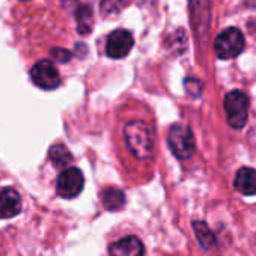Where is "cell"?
<instances>
[{"label":"cell","instance_id":"obj_1","mask_svg":"<svg viewBox=\"0 0 256 256\" xmlns=\"http://www.w3.org/2000/svg\"><path fill=\"white\" fill-rule=\"evenodd\" d=\"M124 138L128 150L139 160L150 158L154 148L151 126L144 120H130L124 126Z\"/></svg>","mask_w":256,"mask_h":256},{"label":"cell","instance_id":"obj_2","mask_svg":"<svg viewBox=\"0 0 256 256\" xmlns=\"http://www.w3.org/2000/svg\"><path fill=\"white\" fill-rule=\"evenodd\" d=\"M169 146L174 156L180 160H187L194 154L196 144L190 126L182 122H176L170 126L169 136H168Z\"/></svg>","mask_w":256,"mask_h":256},{"label":"cell","instance_id":"obj_3","mask_svg":"<svg viewBox=\"0 0 256 256\" xmlns=\"http://www.w3.org/2000/svg\"><path fill=\"white\" fill-rule=\"evenodd\" d=\"M246 47L244 35L236 28L224 29L214 41V53L218 59L228 60L240 56Z\"/></svg>","mask_w":256,"mask_h":256},{"label":"cell","instance_id":"obj_4","mask_svg":"<svg viewBox=\"0 0 256 256\" xmlns=\"http://www.w3.org/2000/svg\"><path fill=\"white\" fill-rule=\"evenodd\" d=\"M224 112L228 124L240 130L247 122L248 114V96L242 90H232L224 96Z\"/></svg>","mask_w":256,"mask_h":256},{"label":"cell","instance_id":"obj_5","mask_svg":"<svg viewBox=\"0 0 256 256\" xmlns=\"http://www.w3.org/2000/svg\"><path fill=\"white\" fill-rule=\"evenodd\" d=\"M84 187V176L80 169L70 168L66 170H62L58 176L56 190L58 194L64 199H74L77 198Z\"/></svg>","mask_w":256,"mask_h":256},{"label":"cell","instance_id":"obj_6","mask_svg":"<svg viewBox=\"0 0 256 256\" xmlns=\"http://www.w3.org/2000/svg\"><path fill=\"white\" fill-rule=\"evenodd\" d=\"M32 82L44 90H53L60 84V76L58 68L50 60H40L30 70Z\"/></svg>","mask_w":256,"mask_h":256},{"label":"cell","instance_id":"obj_7","mask_svg":"<svg viewBox=\"0 0 256 256\" xmlns=\"http://www.w3.org/2000/svg\"><path fill=\"white\" fill-rule=\"evenodd\" d=\"M133 46L134 38L130 32L125 29H116L107 38L106 53L112 59H122L132 52Z\"/></svg>","mask_w":256,"mask_h":256},{"label":"cell","instance_id":"obj_8","mask_svg":"<svg viewBox=\"0 0 256 256\" xmlns=\"http://www.w3.org/2000/svg\"><path fill=\"white\" fill-rule=\"evenodd\" d=\"M110 256H144L145 247L138 236H125L108 247Z\"/></svg>","mask_w":256,"mask_h":256},{"label":"cell","instance_id":"obj_9","mask_svg":"<svg viewBox=\"0 0 256 256\" xmlns=\"http://www.w3.org/2000/svg\"><path fill=\"white\" fill-rule=\"evenodd\" d=\"M22 211V198L14 188L0 190V218H12Z\"/></svg>","mask_w":256,"mask_h":256},{"label":"cell","instance_id":"obj_10","mask_svg":"<svg viewBox=\"0 0 256 256\" xmlns=\"http://www.w3.org/2000/svg\"><path fill=\"white\" fill-rule=\"evenodd\" d=\"M234 186L246 196L256 194V170L252 168H241L235 175Z\"/></svg>","mask_w":256,"mask_h":256},{"label":"cell","instance_id":"obj_11","mask_svg":"<svg viewBox=\"0 0 256 256\" xmlns=\"http://www.w3.org/2000/svg\"><path fill=\"white\" fill-rule=\"evenodd\" d=\"M77 20V30L80 35H89L94 28V11L92 5H83L74 11Z\"/></svg>","mask_w":256,"mask_h":256},{"label":"cell","instance_id":"obj_12","mask_svg":"<svg viewBox=\"0 0 256 256\" xmlns=\"http://www.w3.org/2000/svg\"><path fill=\"white\" fill-rule=\"evenodd\" d=\"M101 200L107 211H118L125 205V193L116 187H108L102 192Z\"/></svg>","mask_w":256,"mask_h":256},{"label":"cell","instance_id":"obj_13","mask_svg":"<svg viewBox=\"0 0 256 256\" xmlns=\"http://www.w3.org/2000/svg\"><path fill=\"white\" fill-rule=\"evenodd\" d=\"M48 157H50V162L56 168V169H70L68 166L72 163V156L71 152L64 146V145H53L50 148V152H48Z\"/></svg>","mask_w":256,"mask_h":256},{"label":"cell","instance_id":"obj_14","mask_svg":"<svg viewBox=\"0 0 256 256\" xmlns=\"http://www.w3.org/2000/svg\"><path fill=\"white\" fill-rule=\"evenodd\" d=\"M193 229H194L198 241L200 242L204 248H211L216 244V236L205 222H200V220L193 222Z\"/></svg>","mask_w":256,"mask_h":256},{"label":"cell","instance_id":"obj_15","mask_svg":"<svg viewBox=\"0 0 256 256\" xmlns=\"http://www.w3.org/2000/svg\"><path fill=\"white\" fill-rule=\"evenodd\" d=\"M128 4L130 0H101V16L108 18L118 16Z\"/></svg>","mask_w":256,"mask_h":256},{"label":"cell","instance_id":"obj_16","mask_svg":"<svg viewBox=\"0 0 256 256\" xmlns=\"http://www.w3.org/2000/svg\"><path fill=\"white\" fill-rule=\"evenodd\" d=\"M184 86H186V90L190 96L193 98H199L202 95V83L198 80V78H186L184 80Z\"/></svg>","mask_w":256,"mask_h":256},{"label":"cell","instance_id":"obj_17","mask_svg":"<svg viewBox=\"0 0 256 256\" xmlns=\"http://www.w3.org/2000/svg\"><path fill=\"white\" fill-rule=\"evenodd\" d=\"M94 0H62V5L65 10L68 11H76L77 8L83 6V5H92Z\"/></svg>","mask_w":256,"mask_h":256},{"label":"cell","instance_id":"obj_18","mask_svg":"<svg viewBox=\"0 0 256 256\" xmlns=\"http://www.w3.org/2000/svg\"><path fill=\"white\" fill-rule=\"evenodd\" d=\"M52 54H53V58H54L56 60H59V62H62V64H65V62H68V60L71 59V53L66 52V50H62V48H54V50L52 52Z\"/></svg>","mask_w":256,"mask_h":256},{"label":"cell","instance_id":"obj_19","mask_svg":"<svg viewBox=\"0 0 256 256\" xmlns=\"http://www.w3.org/2000/svg\"><path fill=\"white\" fill-rule=\"evenodd\" d=\"M22 2H26V0H22Z\"/></svg>","mask_w":256,"mask_h":256}]
</instances>
